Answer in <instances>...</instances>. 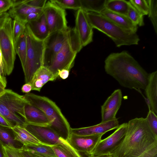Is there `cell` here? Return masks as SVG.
<instances>
[{
	"instance_id": "6da1fadb",
	"label": "cell",
	"mask_w": 157,
	"mask_h": 157,
	"mask_svg": "<svg viewBox=\"0 0 157 157\" xmlns=\"http://www.w3.org/2000/svg\"><path fill=\"white\" fill-rule=\"evenodd\" d=\"M104 63L106 73L122 86L136 90L146 87L149 74L127 51L110 53Z\"/></svg>"
},
{
	"instance_id": "7a4b0ae2",
	"label": "cell",
	"mask_w": 157,
	"mask_h": 157,
	"mask_svg": "<svg viewBox=\"0 0 157 157\" xmlns=\"http://www.w3.org/2000/svg\"><path fill=\"white\" fill-rule=\"evenodd\" d=\"M157 147V136L151 130L145 118H136L127 123L124 138L113 152L112 157H139Z\"/></svg>"
},
{
	"instance_id": "3957f363",
	"label": "cell",
	"mask_w": 157,
	"mask_h": 157,
	"mask_svg": "<svg viewBox=\"0 0 157 157\" xmlns=\"http://www.w3.org/2000/svg\"><path fill=\"white\" fill-rule=\"evenodd\" d=\"M23 97L29 103L44 113L50 123L48 127L59 137L67 141L71 128L56 103L47 97L32 93L25 94Z\"/></svg>"
},
{
	"instance_id": "277c9868",
	"label": "cell",
	"mask_w": 157,
	"mask_h": 157,
	"mask_svg": "<svg viewBox=\"0 0 157 157\" xmlns=\"http://www.w3.org/2000/svg\"><path fill=\"white\" fill-rule=\"evenodd\" d=\"M86 13L92 28L106 35L113 41L117 47L138 44L140 39L136 32L120 27L101 14Z\"/></svg>"
},
{
	"instance_id": "5b68a950",
	"label": "cell",
	"mask_w": 157,
	"mask_h": 157,
	"mask_svg": "<svg viewBox=\"0 0 157 157\" xmlns=\"http://www.w3.org/2000/svg\"><path fill=\"white\" fill-rule=\"evenodd\" d=\"M27 102L23 95L10 89H5L0 95V114L7 121L11 128L24 127L27 123L24 112Z\"/></svg>"
},
{
	"instance_id": "8992f818",
	"label": "cell",
	"mask_w": 157,
	"mask_h": 157,
	"mask_svg": "<svg viewBox=\"0 0 157 157\" xmlns=\"http://www.w3.org/2000/svg\"><path fill=\"white\" fill-rule=\"evenodd\" d=\"M13 20L8 13L0 14V49L3 57L4 75L14 68L16 52L13 35Z\"/></svg>"
},
{
	"instance_id": "52a82bcc",
	"label": "cell",
	"mask_w": 157,
	"mask_h": 157,
	"mask_svg": "<svg viewBox=\"0 0 157 157\" xmlns=\"http://www.w3.org/2000/svg\"><path fill=\"white\" fill-rule=\"evenodd\" d=\"M27 52L25 63L23 68L25 83L30 82L35 74L44 64V41L37 39L28 26L26 25Z\"/></svg>"
},
{
	"instance_id": "ba28073f",
	"label": "cell",
	"mask_w": 157,
	"mask_h": 157,
	"mask_svg": "<svg viewBox=\"0 0 157 157\" xmlns=\"http://www.w3.org/2000/svg\"><path fill=\"white\" fill-rule=\"evenodd\" d=\"M24 127L42 144L51 146H59L76 157H82L67 140L59 137L48 127L26 123Z\"/></svg>"
},
{
	"instance_id": "9c48e42d",
	"label": "cell",
	"mask_w": 157,
	"mask_h": 157,
	"mask_svg": "<svg viewBox=\"0 0 157 157\" xmlns=\"http://www.w3.org/2000/svg\"><path fill=\"white\" fill-rule=\"evenodd\" d=\"M70 28L51 33L44 41V50L43 66L49 67L56 54L63 47L70 37Z\"/></svg>"
},
{
	"instance_id": "30bf717a",
	"label": "cell",
	"mask_w": 157,
	"mask_h": 157,
	"mask_svg": "<svg viewBox=\"0 0 157 157\" xmlns=\"http://www.w3.org/2000/svg\"><path fill=\"white\" fill-rule=\"evenodd\" d=\"M43 10L45 14L49 34L68 28L64 9L49 0L46 3Z\"/></svg>"
},
{
	"instance_id": "8fae6325",
	"label": "cell",
	"mask_w": 157,
	"mask_h": 157,
	"mask_svg": "<svg viewBox=\"0 0 157 157\" xmlns=\"http://www.w3.org/2000/svg\"><path fill=\"white\" fill-rule=\"evenodd\" d=\"M127 123L120 125L109 136L101 140L97 144L91 154L92 156L111 155L121 144L125 136Z\"/></svg>"
},
{
	"instance_id": "7c38bea8",
	"label": "cell",
	"mask_w": 157,
	"mask_h": 157,
	"mask_svg": "<svg viewBox=\"0 0 157 157\" xmlns=\"http://www.w3.org/2000/svg\"><path fill=\"white\" fill-rule=\"evenodd\" d=\"M70 37L48 68L56 78L59 77L58 70L65 69L70 71L74 65L77 53L72 46Z\"/></svg>"
},
{
	"instance_id": "4fadbf2b",
	"label": "cell",
	"mask_w": 157,
	"mask_h": 157,
	"mask_svg": "<svg viewBox=\"0 0 157 157\" xmlns=\"http://www.w3.org/2000/svg\"><path fill=\"white\" fill-rule=\"evenodd\" d=\"M75 26L74 28L82 47L93 41V28L87 18L86 13L82 9L77 10L75 15Z\"/></svg>"
},
{
	"instance_id": "5bb4252c",
	"label": "cell",
	"mask_w": 157,
	"mask_h": 157,
	"mask_svg": "<svg viewBox=\"0 0 157 157\" xmlns=\"http://www.w3.org/2000/svg\"><path fill=\"white\" fill-rule=\"evenodd\" d=\"M103 134L77 136L70 134L67 141L77 151L85 155H91Z\"/></svg>"
},
{
	"instance_id": "9a60e30c",
	"label": "cell",
	"mask_w": 157,
	"mask_h": 157,
	"mask_svg": "<svg viewBox=\"0 0 157 157\" xmlns=\"http://www.w3.org/2000/svg\"><path fill=\"white\" fill-rule=\"evenodd\" d=\"M122 93L121 89L115 90L101 107V121L106 122L116 118V115L121 104Z\"/></svg>"
},
{
	"instance_id": "2e32d148",
	"label": "cell",
	"mask_w": 157,
	"mask_h": 157,
	"mask_svg": "<svg viewBox=\"0 0 157 157\" xmlns=\"http://www.w3.org/2000/svg\"><path fill=\"white\" fill-rule=\"evenodd\" d=\"M117 118L89 127L71 128V134L77 136H85L105 134L107 132L117 128L119 126Z\"/></svg>"
},
{
	"instance_id": "e0dca14e",
	"label": "cell",
	"mask_w": 157,
	"mask_h": 157,
	"mask_svg": "<svg viewBox=\"0 0 157 157\" xmlns=\"http://www.w3.org/2000/svg\"><path fill=\"white\" fill-rule=\"evenodd\" d=\"M24 112L27 123L40 126H49V122L44 113L27 101L25 106Z\"/></svg>"
},
{
	"instance_id": "ac0fdd59",
	"label": "cell",
	"mask_w": 157,
	"mask_h": 157,
	"mask_svg": "<svg viewBox=\"0 0 157 157\" xmlns=\"http://www.w3.org/2000/svg\"><path fill=\"white\" fill-rule=\"evenodd\" d=\"M150 110L157 115V71L149 74L148 82L144 90Z\"/></svg>"
},
{
	"instance_id": "d6986e66",
	"label": "cell",
	"mask_w": 157,
	"mask_h": 157,
	"mask_svg": "<svg viewBox=\"0 0 157 157\" xmlns=\"http://www.w3.org/2000/svg\"><path fill=\"white\" fill-rule=\"evenodd\" d=\"M27 24L33 35L40 40L44 41L49 35L45 14L43 10L37 19L28 22Z\"/></svg>"
},
{
	"instance_id": "ffe728a7",
	"label": "cell",
	"mask_w": 157,
	"mask_h": 157,
	"mask_svg": "<svg viewBox=\"0 0 157 157\" xmlns=\"http://www.w3.org/2000/svg\"><path fill=\"white\" fill-rule=\"evenodd\" d=\"M43 9L27 5L23 0H15L13 5L9 10L8 13L11 18L17 17L25 23L24 20L27 15L32 13H41Z\"/></svg>"
},
{
	"instance_id": "44dd1931",
	"label": "cell",
	"mask_w": 157,
	"mask_h": 157,
	"mask_svg": "<svg viewBox=\"0 0 157 157\" xmlns=\"http://www.w3.org/2000/svg\"><path fill=\"white\" fill-rule=\"evenodd\" d=\"M101 14L120 27L137 32L138 26L134 24L127 16L114 13L106 9L101 12Z\"/></svg>"
},
{
	"instance_id": "7402d4cb",
	"label": "cell",
	"mask_w": 157,
	"mask_h": 157,
	"mask_svg": "<svg viewBox=\"0 0 157 157\" xmlns=\"http://www.w3.org/2000/svg\"><path fill=\"white\" fill-rule=\"evenodd\" d=\"M0 142L3 147L7 146L20 150L24 146L16 139L15 132L12 128L0 125Z\"/></svg>"
},
{
	"instance_id": "603a6c76",
	"label": "cell",
	"mask_w": 157,
	"mask_h": 157,
	"mask_svg": "<svg viewBox=\"0 0 157 157\" xmlns=\"http://www.w3.org/2000/svg\"><path fill=\"white\" fill-rule=\"evenodd\" d=\"M56 78L49 69L44 66L34 75L30 83L32 90L40 92L43 86L48 81H53Z\"/></svg>"
},
{
	"instance_id": "cb8c5ba5",
	"label": "cell",
	"mask_w": 157,
	"mask_h": 157,
	"mask_svg": "<svg viewBox=\"0 0 157 157\" xmlns=\"http://www.w3.org/2000/svg\"><path fill=\"white\" fill-rule=\"evenodd\" d=\"M130 4L129 0H106L105 6L109 10L127 16Z\"/></svg>"
},
{
	"instance_id": "d4e9b609",
	"label": "cell",
	"mask_w": 157,
	"mask_h": 157,
	"mask_svg": "<svg viewBox=\"0 0 157 157\" xmlns=\"http://www.w3.org/2000/svg\"><path fill=\"white\" fill-rule=\"evenodd\" d=\"M12 128L15 132L16 139L24 145L28 144H42L24 127L17 126Z\"/></svg>"
},
{
	"instance_id": "484cf974",
	"label": "cell",
	"mask_w": 157,
	"mask_h": 157,
	"mask_svg": "<svg viewBox=\"0 0 157 157\" xmlns=\"http://www.w3.org/2000/svg\"><path fill=\"white\" fill-rule=\"evenodd\" d=\"M81 8L86 12L101 14L105 9L106 0H80Z\"/></svg>"
},
{
	"instance_id": "4316f807",
	"label": "cell",
	"mask_w": 157,
	"mask_h": 157,
	"mask_svg": "<svg viewBox=\"0 0 157 157\" xmlns=\"http://www.w3.org/2000/svg\"><path fill=\"white\" fill-rule=\"evenodd\" d=\"M16 53L18 55L23 68L25 65L27 52V42L25 29L20 36L15 46Z\"/></svg>"
},
{
	"instance_id": "83f0119b",
	"label": "cell",
	"mask_w": 157,
	"mask_h": 157,
	"mask_svg": "<svg viewBox=\"0 0 157 157\" xmlns=\"http://www.w3.org/2000/svg\"><path fill=\"white\" fill-rule=\"evenodd\" d=\"M21 149L49 156L56 157L52 147L44 144L24 145Z\"/></svg>"
},
{
	"instance_id": "f1b7e54d",
	"label": "cell",
	"mask_w": 157,
	"mask_h": 157,
	"mask_svg": "<svg viewBox=\"0 0 157 157\" xmlns=\"http://www.w3.org/2000/svg\"><path fill=\"white\" fill-rule=\"evenodd\" d=\"M26 24L17 17L13 20V35L14 43L15 46L20 36L25 31Z\"/></svg>"
},
{
	"instance_id": "f546056e",
	"label": "cell",
	"mask_w": 157,
	"mask_h": 157,
	"mask_svg": "<svg viewBox=\"0 0 157 157\" xmlns=\"http://www.w3.org/2000/svg\"><path fill=\"white\" fill-rule=\"evenodd\" d=\"M50 1L64 10L70 9L78 10L81 8L80 0H51Z\"/></svg>"
},
{
	"instance_id": "4dcf8cb0",
	"label": "cell",
	"mask_w": 157,
	"mask_h": 157,
	"mask_svg": "<svg viewBox=\"0 0 157 157\" xmlns=\"http://www.w3.org/2000/svg\"><path fill=\"white\" fill-rule=\"evenodd\" d=\"M127 16L134 24L138 27L143 26L144 25V16L131 3Z\"/></svg>"
},
{
	"instance_id": "1f68e13d",
	"label": "cell",
	"mask_w": 157,
	"mask_h": 157,
	"mask_svg": "<svg viewBox=\"0 0 157 157\" xmlns=\"http://www.w3.org/2000/svg\"><path fill=\"white\" fill-rule=\"evenodd\" d=\"M149 5L148 17L152 25L154 31L157 34V0H148Z\"/></svg>"
},
{
	"instance_id": "d6a6232c",
	"label": "cell",
	"mask_w": 157,
	"mask_h": 157,
	"mask_svg": "<svg viewBox=\"0 0 157 157\" xmlns=\"http://www.w3.org/2000/svg\"><path fill=\"white\" fill-rule=\"evenodd\" d=\"M129 1L143 16L148 15L149 9L148 0H129Z\"/></svg>"
},
{
	"instance_id": "836d02e7",
	"label": "cell",
	"mask_w": 157,
	"mask_h": 157,
	"mask_svg": "<svg viewBox=\"0 0 157 157\" xmlns=\"http://www.w3.org/2000/svg\"><path fill=\"white\" fill-rule=\"evenodd\" d=\"M145 119L151 130L157 136V115L149 109Z\"/></svg>"
},
{
	"instance_id": "e575fe53",
	"label": "cell",
	"mask_w": 157,
	"mask_h": 157,
	"mask_svg": "<svg viewBox=\"0 0 157 157\" xmlns=\"http://www.w3.org/2000/svg\"><path fill=\"white\" fill-rule=\"evenodd\" d=\"M51 147L56 157H76L60 146Z\"/></svg>"
},
{
	"instance_id": "d590c367",
	"label": "cell",
	"mask_w": 157,
	"mask_h": 157,
	"mask_svg": "<svg viewBox=\"0 0 157 157\" xmlns=\"http://www.w3.org/2000/svg\"><path fill=\"white\" fill-rule=\"evenodd\" d=\"M25 3L29 6L36 8L43 9L47 2L46 0H25Z\"/></svg>"
},
{
	"instance_id": "8d00e7d4",
	"label": "cell",
	"mask_w": 157,
	"mask_h": 157,
	"mask_svg": "<svg viewBox=\"0 0 157 157\" xmlns=\"http://www.w3.org/2000/svg\"><path fill=\"white\" fill-rule=\"evenodd\" d=\"M15 0H0V13L6 12L13 5Z\"/></svg>"
},
{
	"instance_id": "74e56055",
	"label": "cell",
	"mask_w": 157,
	"mask_h": 157,
	"mask_svg": "<svg viewBox=\"0 0 157 157\" xmlns=\"http://www.w3.org/2000/svg\"><path fill=\"white\" fill-rule=\"evenodd\" d=\"M6 157H21L19 153L20 150L9 147H4Z\"/></svg>"
},
{
	"instance_id": "f35d334b",
	"label": "cell",
	"mask_w": 157,
	"mask_h": 157,
	"mask_svg": "<svg viewBox=\"0 0 157 157\" xmlns=\"http://www.w3.org/2000/svg\"><path fill=\"white\" fill-rule=\"evenodd\" d=\"M139 157H157V147L149 150Z\"/></svg>"
},
{
	"instance_id": "ab89813d",
	"label": "cell",
	"mask_w": 157,
	"mask_h": 157,
	"mask_svg": "<svg viewBox=\"0 0 157 157\" xmlns=\"http://www.w3.org/2000/svg\"><path fill=\"white\" fill-rule=\"evenodd\" d=\"M42 12L32 13L29 14L25 17L24 22L26 24L28 22L36 20L39 17Z\"/></svg>"
},
{
	"instance_id": "60d3db41",
	"label": "cell",
	"mask_w": 157,
	"mask_h": 157,
	"mask_svg": "<svg viewBox=\"0 0 157 157\" xmlns=\"http://www.w3.org/2000/svg\"><path fill=\"white\" fill-rule=\"evenodd\" d=\"M70 71L69 70L65 69L58 70V76L63 79H66L69 75Z\"/></svg>"
},
{
	"instance_id": "b9f144b4",
	"label": "cell",
	"mask_w": 157,
	"mask_h": 157,
	"mask_svg": "<svg viewBox=\"0 0 157 157\" xmlns=\"http://www.w3.org/2000/svg\"><path fill=\"white\" fill-rule=\"evenodd\" d=\"M21 90L22 92L26 94L30 93L32 90V86L30 82L26 83L22 86Z\"/></svg>"
},
{
	"instance_id": "7bdbcfd3",
	"label": "cell",
	"mask_w": 157,
	"mask_h": 157,
	"mask_svg": "<svg viewBox=\"0 0 157 157\" xmlns=\"http://www.w3.org/2000/svg\"><path fill=\"white\" fill-rule=\"evenodd\" d=\"M5 77L4 74V64L3 57L0 49V77Z\"/></svg>"
},
{
	"instance_id": "ee69618b",
	"label": "cell",
	"mask_w": 157,
	"mask_h": 157,
	"mask_svg": "<svg viewBox=\"0 0 157 157\" xmlns=\"http://www.w3.org/2000/svg\"><path fill=\"white\" fill-rule=\"evenodd\" d=\"M19 153L21 157H34L30 152L26 150L21 149Z\"/></svg>"
},
{
	"instance_id": "f6af8a7d",
	"label": "cell",
	"mask_w": 157,
	"mask_h": 157,
	"mask_svg": "<svg viewBox=\"0 0 157 157\" xmlns=\"http://www.w3.org/2000/svg\"><path fill=\"white\" fill-rule=\"evenodd\" d=\"M0 125L11 127L10 125L5 118L0 114Z\"/></svg>"
},
{
	"instance_id": "bcb514c9",
	"label": "cell",
	"mask_w": 157,
	"mask_h": 157,
	"mask_svg": "<svg viewBox=\"0 0 157 157\" xmlns=\"http://www.w3.org/2000/svg\"><path fill=\"white\" fill-rule=\"evenodd\" d=\"M6 84L7 81L5 77H0V85L5 88Z\"/></svg>"
},
{
	"instance_id": "7dc6e473",
	"label": "cell",
	"mask_w": 157,
	"mask_h": 157,
	"mask_svg": "<svg viewBox=\"0 0 157 157\" xmlns=\"http://www.w3.org/2000/svg\"><path fill=\"white\" fill-rule=\"evenodd\" d=\"M0 157H6L3 146L0 142Z\"/></svg>"
},
{
	"instance_id": "c3c4849f",
	"label": "cell",
	"mask_w": 157,
	"mask_h": 157,
	"mask_svg": "<svg viewBox=\"0 0 157 157\" xmlns=\"http://www.w3.org/2000/svg\"><path fill=\"white\" fill-rule=\"evenodd\" d=\"M29 152H30L32 154V155L34 157H54L42 154H41L35 152H33L30 151Z\"/></svg>"
},
{
	"instance_id": "681fc988",
	"label": "cell",
	"mask_w": 157,
	"mask_h": 157,
	"mask_svg": "<svg viewBox=\"0 0 157 157\" xmlns=\"http://www.w3.org/2000/svg\"><path fill=\"white\" fill-rule=\"evenodd\" d=\"M90 157H112L111 155H102L97 156H90Z\"/></svg>"
},
{
	"instance_id": "f907efd6",
	"label": "cell",
	"mask_w": 157,
	"mask_h": 157,
	"mask_svg": "<svg viewBox=\"0 0 157 157\" xmlns=\"http://www.w3.org/2000/svg\"><path fill=\"white\" fill-rule=\"evenodd\" d=\"M5 89L0 85V95L3 94L5 91Z\"/></svg>"
},
{
	"instance_id": "816d5d0a",
	"label": "cell",
	"mask_w": 157,
	"mask_h": 157,
	"mask_svg": "<svg viewBox=\"0 0 157 157\" xmlns=\"http://www.w3.org/2000/svg\"></svg>"
}]
</instances>
